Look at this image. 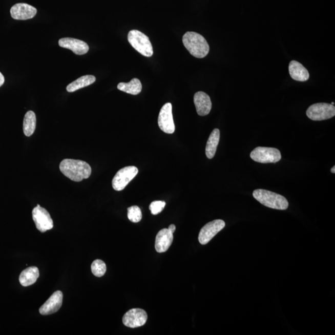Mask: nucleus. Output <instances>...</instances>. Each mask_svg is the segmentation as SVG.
I'll return each instance as SVG.
<instances>
[{
	"label": "nucleus",
	"instance_id": "obj_13",
	"mask_svg": "<svg viewBox=\"0 0 335 335\" xmlns=\"http://www.w3.org/2000/svg\"><path fill=\"white\" fill-rule=\"evenodd\" d=\"M11 17L17 20H27L36 15V8L26 4H17L11 8Z\"/></svg>",
	"mask_w": 335,
	"mask_h": 335
},
{
	"label": "nucleus",
	"instance_id": "obj_5",
	"mask_svg": "<svg viewBox=\"0 0 335 335\" xmlns=\"http://www.w3.org/2000/svg\"><path fill=\"white\" fill-rule=\"evenodd\" d=\"M308 118L315 121L327 120L335 116L334 105L320 102L311 105L306 112Z\"/></svg>",
	"mask_w": 335,
	"mask_h": 335
},
{
	"label": "nucleus",
	"instance_id": "obj_28",
	"mask_svg": "<svg viewBox=\"0 0 335 335\" xmlns=\"http://www.w3.org/2000/svg\"><path fill=\"white\" fill-rule=\"evenodd\" d=\"M331 172L332 173H335V166H334L332 169H331Z\"/></svg>",
	"mask_w": 335,
	"mask_h": 335
},
{
	"label": "nucleus",
	"instance_id": "obj_25",
	"mask_svg": "<svg viewBox=\"0 0 335 335\" xmlns=\"http://www.w3.org/2000/svg\"><path fill=\"white\" fill-rule=\"evenodd\" d=\"M165 202L164 201H154L150 205L149 208L153 215H157V214H160L163 210L164 207H165Z\"/></svg>",
	"mask_w": 335,
	"mask_h": 335
},
{
	"label": "nucleus",
	"instance_id": "obj_24",
	"mask_svg": "<svg viewBox=\"0 0 335 335\" xmlns=\"http://www.w3.org/2000/svg\"><path fill=\"white\" fill-rule=\"evenodd\" d=\"M128 217L132 222H139L142 218V211L139 207L134 205L128 208Z\"/></svg>",
	"mask_w": 335,
	"mask_h": 335
},
{
	"label": "nucleus",
	"instance_id": "obj_9",
	"mask_svg": "<svg viewBox=\"0 0 335 335\" xmlns=\"http://www.w3.org/2000/svg\"><path fill=\"white\" fill-rule=\"evenodd\" d=\"M223 220L217 219L208 222L201 228L199 232L198 239L201 245H206L219 232L225 227Z\"/></svg>",
	"mask_w": 335,
	"mask_h": 335
},
{
	"label": "nucleus",
	"instance_id": "obj_18",
	"mask_svg": "<svg viewBox=\"0 0 335 335\" xmlns=\"http://www.w3.org/2000/svg\"><path fill=\"white\" fill-rule=\"evenodd\" d=\"M39 276V271L37 267H29L20 273L19 282L23 286H29L36 283Z\"/></svg>",
	"mask_w": 335,
	"mask_h": 335
},
{
	"label": "nucleus",
	"instance_id": "obj_15",
	"mask_svg": "<svg viewBox=\"0 0 335 335\" xmlns=\"http://www.w3.org/2000/svg\"><path fill=\"white\" fill-rule=\"evenodd\" d=\"M194 102L198 115L205 116L210 113L212 102L207 94L202 92H197L194 96Z\"/></svg>",
	"mask_w": 335,
	"mask_h": 335
},
{
	"label": "nucleus",
	"instance_id": "obj_1",
	"mask_svg": "<svg viewBox=\"0 0 335 335\" xmlns=\"http://www.w3.org/2000/svg\"><path fill=\"white\" fill-rule=\"evenodd\" d=\"M60 172L72 181L80 182L90 177L92 168L84 161L65 159L60 164Z\"/></svg>",
	"mask_w": 335,
	"mask_h": 335
},
{
	"label": "nucleus",
	"instance_id": "obj_19",
	"mask_svg": "<svg viewBox=\"0 0 335 335\" xmlns=\"http://www.w3.org/2000/svg\"><path fill=\"white\" fill-rule=\"evenodd\" d=\"M219 140V129H215L212 132L210 137H208L206 148H205V155H206L208 159H212L215 156Z\"/></svg>",
	"mask_w": 335,
	"mask_h": 335
},
{
	"label": "nucleus",
	"instance_id": "obj_2",
	"mask_svg": "<svg viewBox=\"0 0 335 335\" xmlns=\"http://www.w3.org/2000/svg\"><path fill=\"white\" fill-rule=\"evenodd\" d=\"M185 48L194 57L202 58L210 52V46L202 35L195 32H187L183 37Z\"/></svg>",
	"mask_w": 335,
	"mask_h": 335
},
{
	"label": "nucleus",
	"instance_id": "obj_26",
	"mask_svg": "<svg viewBox=\"0 0 335 335\" xmlns=\"http://www.w3.org/2000/svg\"><path fill=\"white\" fill-rule=\"evenodd\" d=\"M5 82V78L4 75H2V73L0 72V87L2 86L4 84Z\"/></svg>",
	"mask_w": 335,
	"mask_h": 335
},
{
	"label": "nucleus",
	"instance_id": "obj_11",
	"mask_svg": "<svg viewBox=\"0 0 335 335\" xmlns=\"http://www.w3.org/2000/svg\"><path fill=\"white\" fill-rule=\"evenodd\" d=\"M148 316L146 311L141 308H133L126 312L122 322L126 327L137 328L145 324Z\"/></svg>",
	"mask_w": 335,
	"mask_h": 335
},
{
	"label": "nucleus",
	"instance_id": "obj_17",
	"mask_svg": "<svg viewBox=\"0 0 335 335\" xmlns=\"http://www.w3.org/2000/svg\"><path fill=\"white\" fill-rule=\"evenodd\" d=\"M289 72L290 77L296 81L304 82L307 81L310 77L308 70L305 68L303 65L298 61H290Z\"/></svg>",
	"mask_w": 335,
	"mask_h": 335
},
{
	"label": "nucleus",
	"instance_id": "obj_4",
	"mask_svg": "<svg viewBox=\"0 0 335 335\" xmlns=\"http://www.w3.org/2000/svg\"><path fill=\"white\" fill-rule=\"evenodd\" d=\"M128 39L131 45L140 54L146 57H151L154 54L151 40L143 32L132 30L129 32Z\"/></svg>",
	"mask_w": 335,
	"mask_h": 335
},
{
	"label": "nucleus",
	"instance_id": "obj_21",
	"mask_svg": "<svg viewBox=\"0 0 335 335\" xmlns=\"http://www.w3.org/2000/svg\"><path fill=\"white\" fill-rule=\"evenodd\" d=\"M117 89L132 95H137L142 91V86L139 79L133 78L129 83H120L117 85Z\"/></svg>",
	"mask_w": 335,
	"mask_h": 335
},
{
	"label": "nucleus",
	"instance_id": "obj_14",
	"mask_svg": "<svg viewBox=\"0 0 335 335\" xmlns=\"http://www.w3.org/2000/svg\"><path fill=\"white\" fill-rule=\"evenodd\" d=\"M58 44L62 48L68 49L76 55H84L89 51V46L84 41L66 37L60 39Z\"/></svg>",
	"mask_w": 335,
	"mask_h": 335
},
{
	"label": "nucleus",
	"instance_id": "obj_7",
	"mask_svg": "<svg viewBox=\"0 0 335 335\" xmlns=\"http://www.w3.org/2000/svg\"><path fill=\"white\" fill-rule=\"evenodd\" d=\"M139 170L134 166L123 168L117 172L112 181L114 190L120 192L124 189L127 185L136 177Z\"/></svg>",
	"mask_w": 335,
	"mask_h": 335
},
{
	"label": "nucleus",
	"instance_id": "obj_22",
	"mask_svg": "<svg viewBox=\"0 0 335 335\" xmlns=\"http://www.w3.org/2000/svg\"><path fill=\"white\" fill-rule=\"evenodd\" d=\"M36 127V116L33 111H29L25 114L23 121V131L26 136L30 137L34 134Z\"/></svg>",
	"mask_w": 335,
	"mask_h": 335
},
{
	"label": "nucleus",
	"instance_id": "obj_10",
	"mask_svg": "<svg viewBox=\"0 0 335 335\" xmlns=\"http://www.w3.org/2000/svg\"><path fill=\"white\" fill-rule=\"evenodd\" d=\"M158 124L164 133H174L175 125L173 117L172 105L170 102H167L161 108L158 116Z\"/></svg>",
	"mask_w": 335,
	"mask_h": 335
},
{
	"label": "nucleus",
	"instance_id": "obj_3",
	"mask_svg": "<svg viewBox=\"0 0 335 335\" xmlns=\"http://www.w3.org/2000/svg\"><path fill=\"white\" fill-rule=\"evenodd\" d=\"M255 199L261 204L278 210H286L289 202L284 196L265 190L258 189L253 193Z\"/></svg>",
	"mask_w": 335,
	"mask_h": 335
},
{
	"label": "nucleus",
	"instance_id": "obj_8",
	"mask_svg": "<svg viewBox=\"0 0 335 335\" xmlns=\"http://www.w3.org/2000/svg\"><path fill=\"white\" fill-rule=\"evenodd\" d=\"M33 219L36 228L40 232H46L51 230L54 227V222L48 211L38 204L32 212Z\"/></svg>",
	"mask_w": 335,
	"mask_h": 335
},
{
	"label": "nucleus",
	"instance_id": "obj_20",
	"mask_svg": "<svg viewBox=\"0 0 335 335\" xmlns=\"http://www.w3.org/2000/svg\"><path fill=\"white\" fill-rule=\"evenodd\" d=\"M96 77L93 75H85L77 79L74 81L70 83L67 87V92L69 93L75 92V91L81 89L85 87L89 86L95 83Z\"/></svg>",
	"mask_w": 335,
	"mask_h": 335
},
{
	"label": "nucleus",
	"instance_id": "obj_23",
	"mask_svg": "<svg viewBox=\"0 0 335 335\" xmlns=\"http://www.w3.org/2000/svg\"><path fill=\"white\" fill-rule=\"evenodd\" d=\"M92 271L96 277H102L107 271V265L103 261L96 260L92 264Z\"/></svg>",
	"mask_w": 335,
	"mask_h": 335
},
{
	"label": "nucleus",
	"instance_id": "obj_6",
	"mask_svg": "<svg viewBox=\"0 0 335 335\" xmlns=\"http://www.w3.org/2000/svg\"><path fill=\"white\" fill-rule=\"evenodd\" d=\"M253 160L261 163H277L281 159V154L278 149L258 146L251 152Z\"/></svg>",
	"mask_w": 335,
	"mask_h": 335
},
{
	"label": "nucleus",
	"instance_id": "obj_12",
	"mask_svg": "<svg viewBox=\"0 0 335 335\" xmlns=\"http://www.w3.org/2000/svg\"><path fill=\"white\" fill-rule=\"evenodd\" d=\"M62 302L63 294L60 290H57L41 306L39 312L43 316L51 315L57 312L61 308Z\"/></svg>",
	"mask_w": 335,
	"mask_h": 335
},
{
	"label": "nucleus",
	"instance_id": "obj_29",
	"mask_svg": "<svg viewBox=\"0 0 335 335\" xmlns=\"http://www.w3.org/2000/svg\"><path fill=\"white\" fill-rule=\"evenodd\" d=\"M331 104H332V105H334V102H332Z\"/></svg>",
	"mask_w": 335,
	"mask_h": 335
},
{
	"label": "nucleus",
	"instance_id": "obj_27",
	"mask_svg": "<svg viewBox=\"0 0 335 335\" xmlns=\"http://www.w3.org/2000/svg\"><path fill=\"white\" fill-rule=\"evenodd\" d=\"M169 230L172 232L173 234L174 233L176 230V226L174 224L170 225L169 227Z\"/></svg>",
	"mask_w": 335,
	"mask_h": 335
},
{
	"label": "nucleus",
	"instance_id": "obj_16",
	"mask_svg": "<svg viewBox=\"0 0 335 335\" xmlns=\"http://www.w3.org/2000/svg\"><path fill=\"white\" fill-rule=\"evenodd\" d=\"M173 234L169 228H163L157 235L155 240V249L158 253L166 252L172 245Z\"/></svg>",
	"mask_w": 335,
	"mask_h": 335
}]
</instances>
